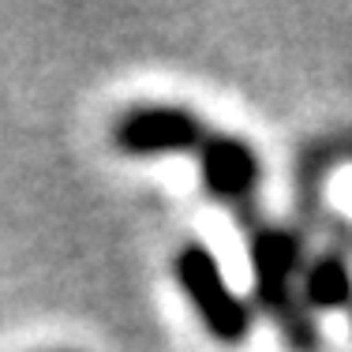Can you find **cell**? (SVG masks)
<instances>
[{"label":"cell","mask_w":352,"mask_h":352,"mask_svg":"<svg viewBox=\"0 0 352 352\" xmlns=\"http://www.w3.org/2000/svg\"><path fill=\"white\" fill-rule=\"evenodd\" d=\"M248 255L255 266V300L266 307V315L278 322L281 338L292 352H318V330L304 300H296V278L300 270V248L289 232L255 225L248 236Z\"/></svg>","instance_id":"cell-1"},{"label":"cell","mask_w":352,"mask_h":352,"mask_svg":"<svg viewBox=\"0 0 352 352\" xmlns=\"http://www.w3.org/2000/svg\"><path fill=\"white\" fill-rule=\"evenodd\" d=\"M176 281L184 296L191 300L195 315L203 318L206 333L221 345H240L251 333V307L240 300V292L221 274V263L210 248L184 244L176 255Z\"/></svg>","instance_id":"cell-2"},{"label":"cell","mask_w":352,"mask_h":352,"mask_svg":"<svg viewBox=\"0 0 352 352\" xmlns=\"http://www.w3.org/2000/svg\"><path fill=\"white\" fill-rule=\"evenodd\" d=\"M210 139L203 116L184 105H135L116 116L113 142L131 157H165V154H199Z\"/></svg>","instance_id":"cell-3"},{"label":"cell","mask_w":352,"mask_h":352,"mask_svg":"<svg viewBox=\"0 0 352 352\" xmlns=\"http://www.w3.org/2000/svg\"><path fill=\"white\" fill-rule=\"evenodd\" d=\"M199 173L214 199L221 203H244L258 188V154L236 135H210L199 146Z\"/></svg>","instance_id":"cell-4"},{"label":"cell","mask_w":352,"mask_h":352,"mask_svg":"<svg viewBox=\"0 0 352 352\" xmlns=\"http://www.w3.org/2000/svg\"><path fill=\"white\" fill-rule=\"evenodd\" d=\"M304 304L307 311H341L352 307V274L345 258L322 255L304 274Z\"/></svg>","instance_id":"cell-5"},{"label":"cell","mask_w":352,"mask_h":352,"mask_svg":"<svg viewBox=\"0 0 352 352\" xmlns=\"http://www.w3.org/2000/svg\"><path fill=\"white\" fill-rule=\"evenodd\" d=\"M349 311H352V307H349Z\"/></svg>","instance_id":"cell-6"}]
</instances>
